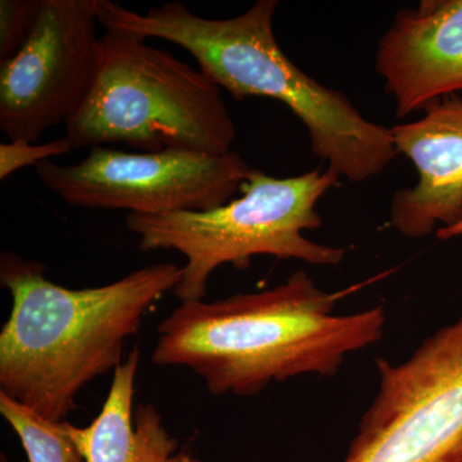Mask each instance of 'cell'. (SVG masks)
Masks as SVG:
<instances>
[{
    "mask_svg": "<svg viewBox=\"0 0 462 462\" xmlns=\"http://www.w3.org/2000/svg\"><path fill=\"white\" fill-rule=\"evenodd\" d=\"M364 285L327 291L297 272L264 291L180 302L158 324L152 361L187 367L214 396L254 397L273 382L337 375L346 356L384 333L383 306L334 314L343 297Z\"/></svg>",
    "mask_w": 462,
    "mask_h": 462,
    "instance_id": "cell-1",
    "label": "cell"
},
{
    "mask_svg": "<svg viewBox=\"0 0 462 462\" xmlns=\"http://www.w3.org/2000/svg\"><path fill=\"white\" fill-rule=\"evenodd\" d=\"M45 266L5 252L0 281L12 297L0 331V392L51 421H66L89 383L123 363L124 345L181 279L154 263L102 287L69 289Z\"/></svg>",
    "mask_w": 462,
    "mask_h": 462,
    "instance_id": "cell-2",
    "label": "cell"
},
{
    "mask_svg": "<svg viewBox=\"0 0 462 462\" xmlns=\"http://www.w3.org/2000/svg\"><path fill=\"white\" fill-rule=\"evenodd\" d=\"M276 0H258L225 20L193 14L167 2L138 14L124 9L121 32L162 39L189 51L200 71L234 98L278 100L306 127L315 156L339 178L370 180L398 156L391 127L373 123L338 90L325 87L289 60L276 41Z\"/></svg>",
    "mask_w": 462,
    "mask_h": 462,
    "instance_id": "cell-3",
    "label": "cell"
},
{
    "mask_svg": "<svg viewBox=\"0 0 462 462\" xmlns=\"http://www.w3.org/2000/svg\"><path fill=\"white\" fill-rule=\"evenodd\" d=\"M74 149L126 144L139 152H233L236 127L221 89L199 69L134 33L100 36L96 76L65 124Z\"/></svg>",
    "mask_w": 462,
    "mask_h": 462,
    "instance_id": "cell-4",
    "label": "cell"
},
{
    "mask_svg": "<svg viewBox=\"0 0 462 462\" xmlns=\"http://www.w3.org/2000/svg\"><path fill=\"white\" fill-rule=\"evenodd\" d=\"M330 169H316L291 178L252 170L242 196L208 211L126 216V227L139 238L142 252L175 251L185 258L181 279L173 289L180 300H202L218 267L247 269L256 256L297 260L315 266H336L345 248L306 238L322 218L318 203L339 181Z\"/></svg>",
    "mask_w": 462,
    "mask_h": 462,
    "instance_id": "cell-5",
    "label": "cell"
},
{
    "mask_svg": "<svg viewBox=\"0 0 462 462\" xmlns=\"http://www.w3.org/2000/svg\"><path fill=\"white\" fill-rule=\"evenodd\" d=\"M376 370L378 392L342 462H462V316Z\"/></svg>",
    "mask_w": 462,
    "mask_h": 462,
    "instance_id": "cell-6",
    "label": "cell"
},
{
    "mask_svg": "<svg viewBox=\"0 0 462 462\" xmlns=\"http://www.w3.org/2000/svg\"><path fill=\"white\" fill-rule=\"evenodd\" d=\"M252 167L236 153L124 152L91 148L75 165L45 161L35 166L42 184L67 205L162 215L208 211L230 202Z\"/></svg>",
    "mask_w": 462,
    "mask_h": 462,
    "instance_id": "cell-7",
    "label": "cell"
},
{
    "mask_svg": "<svg viewBox=\"0 0 462 462\" xmlns=\"http://www.w3.org/2000/svg\"><path fill=\"white\" fill-rule=\"evenodd\" d=\"M99 0H42L32 35L0 62V130L39 143L65 125L89 93L99 60Z\"/></svg>",
    "mask_w": 462,
    "mask_h": 462,
    "instance_id": "cell-8",
    "label": "cell"
},
{
    "mask_svg": "<svg viewBox=\"0 0 462 462\" xmlns=\"http://www.w3.org/2000/svg\"><path fill=\"white\" fill-rule=\"evenodd\" d=\"M375 69L398 117L462 91V0L401 9L380 38Z\"/></svg>",
    "mask_w": 462,
    "mask_h": 462,
    "instance_id": "cell-9",
    "label": "cell"
},
{
    "mask_svg": "<svg viewBox=\"0 0 462 462\" xmlns=\"http://www.w3.org/2000/svg\"><path fill=\"white\" fill-rule=\"evenodd\" d=\"M424 112L391 127L397 153L418 172L416 184L394 191L391 205L392 226L410 239L462 221V99L445 97Z\"/></svg>",
    "mask_w": 462,
    "mask_h": 462,
    "instance_id": "cell-10",
    "label": "cell"
},
{
    "mask_svg": "<svg viewBox=\"0 0 462 462\" xmlns=\"http://www.w3.org/2000/svg\"><path fill=\"white\" fill-rule=\"evenodd\" d=\"M141 346L116 367L111 388L97 418L87 427L66 420V431L85 462H200L169 433L151 403L134 407Z\"/></svg>",
    "mask_w": 462,
    "mask_h": 462,
    "instance_id": "cell-11",
    "label": "cell"
},
{
    "mask_svg": "<svg viewBox=\"0 0 462 462\" xmlns=\"http://www.w3.org/2000/svg\"><path fill=\"white\" fill-rule=\"evenodd\" d=\"M0 413L20 438L29 462H85L66 431V421H51L0 392Z\"/></svg>",
    "mask_w": 462,
    "mask_h": 462,
    "instance_id": "cell-12",
    "label": "cell"
},
{
    "mask_svg": "<svg viewBox=\"0 0 462 462\" xmlns=\"http://www.w3.org/2000/svg\"><path fill=\"white\" fill-rule=\"evenodd\" d=\"M42 0L0 2V62L14 57L32 35Z\"/></svg>",
    "mask_w": 462,
    "mask_h": 462,
    "instance_id": "cell-13",
    "label": "cell"
},
{
    "mask_svg": "<svg viewBox=\"0 0 462 462\" xmlns=\"http://www.w3.org/2000/svg\"><path fill=\"white\" fill-rule=\"evenodd\" d=\"M74 147L71 142L63 136L48 143H30L26 141H9L0 144V179L5 180L12 173L20 171L27 166H38L51 158L69 153Z\"/></svg>",
    "mask_w": 462,
    "mask_h": 462,
    "instance_id": "cell-14",
    "label": "cell"
},
{
    "mask_svg": "<svg viewBox=\"0 0 462 462\" xmlns=\"http://www.w3.org/2000/svg\"><path fill=\"white\" fill-rule=\"evenodd\" d=\"M462 236V221L460 224L452 227H442L437 230V238L440 240H449Z\"/></svg>",
    "mask_w": 462,
    "mask_h": 462,
    "instance_id": "cell-15",
    "label": "cell"
}]
</instances>
